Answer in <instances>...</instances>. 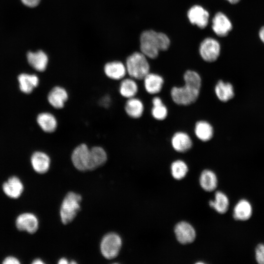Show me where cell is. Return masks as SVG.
Returning <instances> with one entry per match:
<instances>
[{
    "instance_id": "cell-1",
    "label": "cell",
    "mask_w": 264,
    "mask_h": 264,
    "mask_svg": "<svg viewBox=\"0 0 264 264\" xmlns=\"http://www.w3.org/2000/svg\"><path fill=\"white\" fill-rule=\"evenodd\" d=\"M141 52L151 59L157 57L159 51L167 50L170 45V40L164 33L153 30L143 31L140 38Z\"/></svg>"
},
{
    "instance_id": "cell-2",
    "label": "cell",
    "mask_w": 264,
    "mask_h": 264,
    "mask_svg": "<svg viewBox=\"0 0 264 264\" xmlns=\"http://www.w3.org/2000/svg\"><path fill=\"white\" fill-rule=\"evenodd\" d=\"M125 66L128 75L135 80H142L149 73L147 57L141 52H135L128 56Z\"/></svg>"
},
{
    "instance_id": "cell-3",
    "label": "cell",
    "mask_w": 264,
    "mask_h": 264,
    "mask_svg": "<svg viewBox=\"0 0 264 264\" xmlns=\"http://www.w3.org/2000/svg\"><path fill=\"white\" fill-rule=\"evenodd\" d=\"M80 195L73 192H68L64 198L60 208V217L62 222L66 224L71 222L80 210Z\"/></svg>"
},
{
    "instance_id": "cell-4",
    "label": "cell",
    "mask_w": 264,
    "mask_h": 264,
    "mask_svg": "<svg viewBox=\"0 0 264 264\" xmlns=\"http://www.w3.org/2000/svg\"><path fill=\"white\" fill-rule=\"evenodd\" d=\"M199 90L185 84L183 87H173L171 91V95L173 101L176 104L187 106L197 100Z\"/></svg>"
},
{
    "instance_id": "cell-5",
    "label": "cell",
    "mask_w": 264,
    "mask_h": 264,
    "mask_svg": "<svg viewBox=\"0 0 264 264\" xmlns=\"http://www.w3.org/2000/svg\"><path fill=\"white\" fill-rule=\"evenodd\" d=\"M122 246L120 237L115 233H109L104 236L100 244V249L103 256L107 259H112L117 256Z\"/></svg>"
},
{
    "instance_id": "cell-6",
    "label": "cell",
    "mask_w": 264,
    "mask_h": 264,
    "mask_svg": "<svg viewBox=\"0 0 264 264\" xmlns=\"http://www.w3.org/2000/svg\"><path fill=\"white\" fill-rule=\"evenodd\" d=\"M71 161L74 166L79 171H89L90 148L85 143L76 146L71 154Z\"/></svg>"
},
{
    "instance_id": "cell-7",
    "label": "cell",
    "mask_w": 264,
    "mask_h": 264,
    "mask_svg": "<svg viewBox=\"0 0 264 264\" xmlns=\"http://www.w3.org/2000/svg\"><path fill=\"white\" fill-rule=\"evenodd\" d=\"M220 51V43L212 38H206L201 43L199 51L201 58L206 62H213L219 57Z\"/></svg>"
},
{
    "instance_id": "cell-8",
    "label": "cell",
    "mask_w": 264,
    "mask_h": 264,
    "mask_svg": "<svg viewBox=\"0 0 264 264\" xmlns=\"http://www.w3.org/2000/svg\"><path fill=\"white\" fill-rule=\"evenodd\" d=\"M17 228L30 234L35 233L39 228V220L33 213L25 212L20 214L15 221Z\"/></svg>"
},
{
    "instance_id": "cell-9",
    "label": "cell",
    "mask_w": 264,
    "mask_h": 264,
    "mask_svg": "<svg viewBox=\"0 0 264 264\" xmlns=\"http://www.w3.org/2000/svg\"><path fill=\"white\" fill-rule=\"evenodd\" d=\"M187 16L192 24L200 28H204L208 23L209 14L200 5L192 6L188 11Z\"/></svg>"
},
{
    "instance_id": "cell-10",
    "label": "cell",
    "mask_w": 264,
    "mask_h": 264,
    "mask_svg": "<svg viewBox=\"0 0 264 264\" xmlns=\"http://www.w3.org/2000/svg\"><path fill=\"white\" fill-rule=\"evenodd\" d=\"M213 30L219 37H225L232 28V24L228 17L223 13H217L212 19Z\"/></svg>"
},
{
    "instance_id": "cell-11",
    "label": "cell",
    "mask_w": 264,
    "mask_h": 264,
    "mask_svg": "<svg viewBox=\"0 0 264 264\" xmlns=\"http://www.w3.org/2000/svg\"><path fill=\"white\" fill-rule=\"evenodd\" d=\"M175 233L177 240L182 244L192 242L196 236L194 227L186 221L178 223L175 227Z\"/></svg>"
},
{
    "instance_id": "cell-12",
    "label": "cell",
    "mask_w": 264,
    "mask_h": 264,
    "mask_svg": "<svg viewBox=\"0 0 264 264\" xmlns=\"http://www.w3.org/2000/svg\"><path fill=\"white\" fill-rule=\"evenodd\" d=\"M68 99V93L64 87L57 86L53 87L47 95L49 104L56 109H63Z\"/></svg>"
},
{
    "instance_id": "cell-13",
    "label": "cell",
    "mask_w": 264,
    "mask_h": 264,
    "mask_svg": "<svg viewBox=\"0 0 264 264\" xmlns=\"http://www.w3.org/2000/svg\"><path fill=\"white\" fill-rule=\"evenodd\" d=\"M2 189L8 197L16 199L20 198L22 194L24 186L18 177L12 176L3 183Z\"/></svg>"
},
{
    "instance_id": "cell-14",
    "label": "cell",
    "mask_w": 264,
    "mask_h": 264,
    "mask_svg": "<svg viewBox=\"0 0 264 264\" xmlns=\"http://www.w3.org/2000/svg\"><path fill=\"white\" fill-rule=\"evenodd\" d=\"M104 72L108 78L115 81L121 80L127 73L125 65L117 61L106 63L104 67Z\"/></svg>"
},
{
    "instance_id": "cell-15",
    "label": "cell",
    "mask_w": 264,
    "mask_h": 264,
    "mask_svg": "<svg viewBox=\"0 0 264 264\" xmlns=\"http://www.w3.org/2000/svg\"><path fill=\"white\" fill-rule=\"evenodd\" d=\"M31 163L33 170L37 173L43 174L46 173L50 166L49 156L44 152H34L31 157Z\"/></svg>"
},
{
    "instance_id": "cell-16",
    "label": "cell",
    "mask_w": 264,
    "mask_h": 264,
    "mask_svg": "<svg viewBox=\"0 0 264 264\" xmlns=\"http://www.w3.org/2000/svg\"><path fill=\"white\" fill-rule=\"evenodd\" d=\"M27 59L29 64L38 71H44L47 66L48 58L47 54L42 50L27 53Z\"/></svg>"
},
{
    "instance_id": "cell-17",
    "label": "cell",
    "mask_w": 264,
    "mask_h": 264,
    "mask_svg": "<svg viewBox=\"0 0 264 264\" xmlns=\"http://www.w3.org/2000/svg\"><path fill=\"white\" fill-rule=\"evenodd\" d=\"M171 143L173 148L177 152H185L192 146V141L189 135L184 132H177L172 137Z\"/></svg>"
},
{
    "instance_id": "cell-18",
    "label": "cell",
    "mask_w": 264,
    "mask_h": 264,
    "mask_svg": "<svg viewBox=\"0 0 264 264\" xmlns=\"http://www.w3.org/2000/svg\"><path fill=\"white\" fill-rule=\"evenodd\" d=\"M143 80L145 90L151 94L160 92L164 83L163 78L155 73H149Z\"/></svg>"
},
{
    "instance_id": "cell-19",
    "label": "cell",
    "mask_w": 264,
    "mask_h": 264,
    "mask_svg": "<svg viewBox=\"0 0 264 264\" xmlns=\"http://www.w3.org/2000/svg\"><path fill=\"white\" fill-rule=\"evenodd\" d=\"M37 122L43 131L52 133L56 131L58 127V121L55 116L48 112L40 113L37 117Z\"/></svg>"
},
{
    "instance_id": "cell-20",
    "label": "cell",
    "mask_w": 264,
    "mask_h": 264,
    "mask_svg": "<svg viewBox=\"0 0 264 264\" xmlns=\"http://www.w3.org/2000/svg\"><path fill=\"white\" fill-rule=\"evenodd\" d=\"M106 151L100 146H94L90 149L89 171L93 170L103 165L107 160Z\"/></svg>"
},
{
    "instance_id": "cell-21",
    "label": "cell",
    "mask_w": 264,
    "mask_h": 264,
    "mask_svg": "<svg viewBox=\"0 0 264 264\" xmlns=\"http://www.w3.org/2000/svg\"><path fill=\"white\" fill-rule=\"evenodd\" d=\"M126 114L133 119L140 118L143 114L144 110L142 102L135 97L127 99L125 106Z\"/></svg>"
},
{
    "instance_id": "cell-22",
    "label": "cell",
    "mask_w": 264,
    "mask_h": 264,
    "mask_svg": "<svg viewBox=\"0 0 264 264\" xmlns=\"http://www.w3.org/2000/svg\"><path fill=\"white\" fill-rule=\"evenodd\" d=\"M20 90L23 93H31L39 85V79L35 74L22 73L18 77Z\"/></svg>"
},
{
    "instance_id": "cell-23",
    "label": "cell",
    "mask_w": 264,
    "mask_h": 264,
    "mask_svg": "<svg viewBox=\"0 0 264 264\" xmlns=\"http://www.w3.org/2000/svg\"><path fill=\"white\" fill-rule=\"evenodd\" d=\"M135 80L131 77L124 78L121 80L119 92L122 97L129 99L135 96L138 89Z\"/></svg>"
},
{
    "instance_id": "cell-24",
    "label": "cell",
    "mask_w": 264,
    "mask_h": 264,
    "mask_svg": "<svg viewBox=\"0 0 264 264\" xmlns=\"http://www.w3.org/2000/svg\"><path fill=\"white\" fill-rule=\"evenodd\" d=\"M252 213V208L250 203L245 199H242L234 207L233 217L237 220H246L250 218Z\"/></svg>"
},
{
    "instance_id": "cell-25",
    "label": "cell",
    "mask_w": 264,
    "mask_h": 264,
    "mask_svg": "<svg viewBox=\"0 0 264 264\" xmlns=\"http://www.w3.org/2000/svg\"><path fill=\"white\" fill-rule=\"evenodd\" d=\"M215 91L218 99L222 102H227L234 96L233 87L231 84L220 80L217 83Z\"/></svg>"
},
{
    "instance_id": "cell-26",
    "label": "cell",
    "mask_w": 264,
    "mask_h": 264,
    "mask_svg": "<svg viewBox=\"0 0 264 264\" xmlns=\"http://www.w3.org/2000/svg\"><path fill=\"white\" fill-rule=\"evenodd\" d=\"M195 133L197 137L202 141L210 140L213 135V129L208 122L199 121L196 123Z\"/></svg>"
},
{
    "instance_id": "cell-27",
    "label": "cell",
    "mask_w": 264,
    "mask_h": 264,
    "mask_svg": "<svg viewBox=\"0 0 264 264\" xmlns=\"http://www.w3.org/2000/svg\"><path fill=\"white\" fill-rule=\"evenodd\" d=\"M199 182L201 187L204 190L211 192L216 188L218 181L214 172L209 170H205L201 174Z\"/></svg>"
},
{
    "instance_id": "cell-28",
    "label": "cell",
    "mask_w": 264,
    "mask_h": 264,
    "mask_svg": "<svg viewBox=\"0 0 264 264\" xmlns=\"http://www.w3.org/2000/svg\"><path fill=\"white\" fill-rule=\"evenodd\" d=\"M209 205L218 213L224 214L228 210L229 200L224 193L217 191L215 194V200L210 201Z\"/></svg>"
},
{
    "instance_id": "cell-29",
    "label": "cell",
    "mask_w": 264,
    "mask_h": 264,
    "mask_svg": "<svg viewBox=\"0 0 264 264\" xmlns=\"http://www.w3.org/2000/svg\"><path fill=\"white\" fill-rule=\"evenodd\" d=\"M152 103L153 107L151 112L154 118L159 120L164 119L167 116L168 110L161 99L155 97L153 99Z\"/></svg>"
},
{
    "instance_id": "cell-30",
    "label": "cell",
    "mask_w": 264,
    "mask_h": 264,
    "mask_svg": "<svg viewBox=\"0 0 264 264\" xmlns=\"http://www.w3.org/2000/svg\"><path fill=\"white\" fill-rule=\"evenodd\" d=\"M171 170L173 177L176 179L180 180L185 176L188 171V168L184 161L177 160L172 163Z\"/></svg>"
},
{
    "instance_id": "cell-31",
    "label": "cell",
    "mask_w": 264,
    "mask_h": 264,
    "mask_svg": "<svg viewBox=\"0 0 264 264\" xmlns=\"http://www.w3.org/2000/svg\"><path fill=\"white\" fill-rule=\"evenodd\" d=\"M185 84L199 89L201 85V79L199 75L196 71L188 70L184 74Z\"/></svg>"
},
{
    "instance_id": "cell-32",
    "label": "cell",
    "mask_w": 264,
    "mask_h": 264,
    "mask_svg": "<svg viewBox=\"0 0 264 264\" xmlns=\"http://www.w3.org/2000/svg\"><path fill=\"white\" fill-rule=\"evenodd\" d=\"M255 257L258 263L264 264V244H259L255 250Z\"/></svg>"
},
{
    "instance_id": "cell-33",
    "label": "cell",
    "mask_w": 264,
    "mask_h": 264,
    "mask_svg": "<svg viewBox=\"0 0 264 264\" xmlns=\"http://www.w3.org/2000/svg\"><path fill=\"white\" fill-rule=\"evenodd\" d=\"M22 2L26 6L33 8L36 7L40 2L41 0H21Z\"/></svg>"
},
{
    "instance_id": "cell-34",
    "label": "cell",
    "mask_w": 264,
    "mask_h": 264,
    "mask_svg": "<svg viewBox=\"0 0 264 264\" xmlns=\"http://www.w3.org/2000/svg\"><path fill=\"white\" fill-rule=\"evenodd\" d=\"M20 262L17 258L14 256H7L3 261L4 264H19Z\"/></svg>"
},
{
    "instance_id": "cell-35",
    "label": "cell",
    "mask_w": 264,
    "mask_h": 264,
    "mask_svg": "<svg viewBox=\"0 0 264 264\" xmlns=\"http://www.w3.org/2000/svg\"><path fill=\"white\" fill-rule=\"evenodd\" d=\"M111 102V99L109 96H105L100 100V104L104 107H108Z\"/></svg>"
},
{
    "instance_id": "cell-36",
    "label": "cell",
    "mask_w": 264,
    "mask_h": 264,
    "mask_svg": "<svg viewBox=\"0 0 264 264\" xmlns=\"http://www.w3.org/2000/svg\"><path fill=\"white\" fill-rule=\"evenodd\" d=\"M259 35L260 39L264 43V26L260 29Z\"/></svg>"
},
{
    "instance_id": "cell-37",
    "label": "cell",
    "mask_w": 264,
    "mask_h": 264,
    "mask_svg": "<svg viewBox=\"0 0 264 264\" xmlns=\"http://www.w3.org/2000/svg\"><path fill=\"white\" fill-rule=\"evenodd\" d=\"M33 264H43L44 262L40 259H36L34 260L32 263Z\"/></svg>"
},
{
    "instance_id": "cell-38",
    "label": "cell",
    "mask_w": 264,
    "mask_h": 264,
    "mask_svg": "<svg viewBox=\"0 0 264 264\" xmlns=\"http://www.w3.org/2000/svg\"><path fill=\"white\" fill-rule=\"evenodd\" d=\"M58 264H67L68 262H67V261L66 259L64 258H63L62 259H61L60 260H59L58 263Z\"/></svg>"
},
{
    "instance_id": "cell-39",
    "label": "cell",
    "mask_w": 264,
    "mask_h": 264,
    "mask_svg": "<svg viewBox=\"0 0 264 264\" xmlns=\"http://www.w3.org/2000/svg\"><path fill=\"white\" fill-rule=\"evenodd\" d=\"M227 0L228 2H229L230 3H232V4L237 3L240 1V0Z\"/></svg>"
}]
</instances>
